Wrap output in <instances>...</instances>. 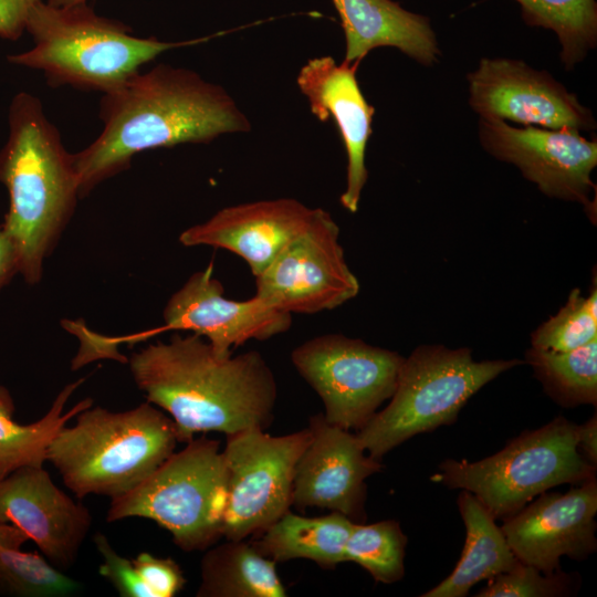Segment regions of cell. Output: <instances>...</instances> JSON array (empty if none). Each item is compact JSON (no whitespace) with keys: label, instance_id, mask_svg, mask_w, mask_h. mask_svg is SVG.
I'll use <instances>...</instances> for the list:
<instances>
[{"label":"cell","instance_id":"obj_15","mask_svg":"<svg viewBox=\"0 0 597 597\" xmlns=\"http://www.w3.org/2000/svg\"><path fill=\"white\" fill-rule=\"evenodd\" d=\"M540 495L504 519L501 530L520 562L553 574L562 556L585 559L596 551V479L566 493Z\"/></svg>","mask_w":597,"mask_h":597},{"label":"cell","instance_id":"obj_35","mask_svg":"<svg viewBox=\"0 0 597 597\" xmlns=\"http://www.w3.org/2000/svg\"><path fill=\"white\" fill-rule=\"evenodd\" d=\"M19 274L15 250L0 223V290Z\"/></svg>","mask_w":597,"mask_h":597},{"label":"cell","instance_id":"obj_29","mask_svg":"<svg viewBox=\"0 0 597 597\" xmlns=\"http://www.w3.org/2000/svg\"><path fill=\"white\" fill-rule=\"evenodd\" d=\"M597 338V289L582 295L574 289L566 304L531 335L533 348L567 352Z\"/></svg>","mask_w":597,"mask_h":597},{"label":"cell","instance_id":"obj_31","mask_svg":"<svg viewBox=\"0 0 597 597\" xmlns=\"http://www.w3.org/2000/svg\"><path fill=\"white\" fill-rule=\"evenodd\" d=\"M148 597H172L186 584L184 572L170 557H158L143 552L133 558Z\"/></svg>","mask_w":597,"mask_h":597},{"label":"cell","instance_id":"obj_7","mask_svg":"<svg viewBox=\"0 0 597 597\" xmlns=\"http://www.w3.org/2000/svg\"><path fill=\"white\" fill-rule=\"evenodd\" d=\"M595 470L578 451L577 425L559 416L482 460L447 459L430 479L471 492L494 519L504 520L551 488L595 478Z\"/></svg>","mask_w":597,"mask_h":597},{"label":"cell","instance_id":"obj_25","mask_svg":"<svg viewBox=\"0 0 597 597\" xmlns=\"http://www.w3.org/2000/svg\"><path fill=\"white\" fill-rule=\"evenodd\" d=\"M526 360L547 394L565 407L597 402V338L567 352L531 347Z\"/></svg>","mask_w":597,"mask_h":597},{"label":"cell","instance_id":"obj_36","mask_svg":"<svg viewBox=\"0 0 597 597\" xmlns=\"http://www.w3.org/2000/svg\"><path fill=\"white\" fill-rule=\"evenodd\" d=\"M27 541L28 536L10 524H0V548H20Z\"/></svg>","mask_w":597,"mask_h":597},{"label":"cell","instance_id":"obj_27","mask_svg":"<svg viewBox=\"0 0 597 597\" xmlns=\"http://www.w3.org/2000/svg\"><path fill=\"white\" fill-rule=\"evenodd\" d=\"M407 537L397 521L354 523L345 545V562L365 568L376 582L392 584L405 574Z\"/></svg>","mask_w":597,"mask_h":597},{"label":"cell","instance_id":"obj_8","mask_svg":"<svg viewBox=\"0 0 597 597\" xmlns=\"http://www.w3.org/2000/svg\"><path fill=\"white\" fill-rule=\"evenodd\" d=\"M228 471L217 440L192 439L136 488L111 500L107 522L145 517L168 531L185 552L223 536Z\"/></svg>","mask_w":597,"mask_h":597},{"label":"cell","instance_id":"obj_26","mask_svg":"<svg viewBox=\"0 0 597 597\" xmlns=\"http://www.w3.org/2000/svg\"><path fill=\"white\" fill-rule=\"evenodd\" d=\"M528 25L555 32L566 70L583 61L597 45L596 0H515Z\"/></svg>","mask_w":597,"mask_h":597},{"label":"cell","instance_id":"obj_19","mask_svg":"<svg viewBox=\"0 0 597 597\" xmlns=\"http://www.w3.org/2000/svg\"><path fill=\"white\" fill-rule=\"evenodd\" d=\"M356 70L357 64H337L325 55L308 60L296 78L311 112L322 122L333 117L339 130L347 155L346 188L339 200L349 212L357 211L367 181L365 153L375 112L360 91Z\"/></svg>","mask_w":597,"mask_h":597},{"label":"cell","instance_id":"obj_28","mask_svg":"<svg viewBox=\"0 0 597 597\" xmlns=\"http://www.w3.org/2000/svg\"><path fill=\"white\" fill-rule=\"evenodd\" d=\"M81 586L36 553L0 548V594L56 597L75 594Z\"/></svg>","mask_w":597,"mask_h":597},{"label":"cell","instance_id":"obj_30","mask_svg":"<svg viewBox=\"0 0 597 597\" xmlns=\"http://www.w3.org/2000/svg\"><path fill=\"white\" fill-rule=\"evenodd\" d=\"M570 580L559 570L544 574L534 566L520 562L509 572L489 579L479 597H555L569 591Z\"/></svg>","mask_w":597,"mask_h":597},{"label":"cell","instance_id":"obj_1","mask_svg":"<svg viewBox=\"0 0 597 597\" xmlns=\"http://www.w3.org/2000/svg\"><path fill=\"white\" fill-rule=\"evenodd\" d=\"M103 130L73 154L83 198L98 184L129 168L135 155L179 144H207L243 133L250 122L220 85L196 72L158 64L105 93L100 104Z\"/></svg>","mask_w":597,"mask_h":597},{"label":"cell","instance_id":"obj_20","mask_svg":"<svg viewBox=\"0 0 597 597\" xmlns=\"http://www.w3.org/2000/svg\"><path fill=\"white\" fill-rule=\"evenodd\" d=\"M345 35V60L359 62L374 49L392 46L430 66L440 55L429 18L392 0H332Z\"/></svg>","mask_w":597,"mask_h":597},{"label":"cell","instance_id":"obj_24","mask_svg":"<svg viewBox=\"0 0 597 597\" xmlns=\"http://www.w3.org/2000/svg\"><path fill=\"white\" fill-rule=\"evenodd\" d=\"M83 380L66 385L50 410L38 421L28 425L13 419L12 397L7 388L0 386V480L22 467H43L48 448L59 430L93 405V400L86 398L63 413L65 404Z\"/></svg>","mask_w":597,"mask_h":597},{"label":"cell","instance_id":"obj_14","mask_svg":"<svg viewBox=\"0 0 597 597\" xmlns=\"http://www.w3.org/2000/svg\"><path fill=\"white\" fill-rule=\"evenodd\" d=\"M221 282L213 276V264L193 273L168 300L163 312L164 326L123 342L145 339L165 331H186L203 337L220 357L248 341H265L285 333L292 315L279 311L260 297L235 301L223 295Z\"/></svg>","mask_w":597,"mask_h":597},{"label":"cell","instance_id":"obj_12","mask_svg":"<svg viewBox=\"0 0 597 597\" xmlns=\"http://www.w3.org/2000/svg\"><path fill=\"white\" fill-rule=\"evenodd\" d=\"M478 134L491 156L516 166L546 196L580 203L595 219L596 140L575 129L516 128L498 118H480Z\"/></svg>","mask_w":597,"mask_h":597},{"label":"cell","instance_id":"obj_22","mask_svg":"<svg viewBox=\"0 0 597 597\" xmlns=\"http://www.w3.org/2000/svg\"><path fill=\"white\" fill-rule=\"evenodd\" d=\"M276 562L252 542L227 540L207 548L200 563L198 597H284Z\"/></svg>","mask_w":597,"mask_h":597},{"label":"cell","instance_id":"obj_6","mask_svg":"<svg viewBox=\"0 0 597 597\" xmlns=\"http://www.w3.org/2000/svg\"><path fill=\"white\" fill-rule=\"evenodd\" d=\"M519 359L474 360L468 348L417 347L401 364L390 402L356 436L380 460L411 437L455 421L465 402Z\"/></svg>","mask_w":597,"mask_h":597},{"label":"cell","instance_id":"obj_13","mask_svg":"<svg viewBox=\"0 0 597 597\" xmlns=\"http://www.w3.org/2000/svg\"><path fill=\"white\" fill-rule=\"evenodd\" d=\"M469 105L480 118H498L549 129L591 132V111L546 71L521 60L484 57L467 76Z\"/></svg>","mask_w":597,"mask_h":597},{"label":"cell","instance_id":"obj_16","mask_svg":"<svg viewBox=\"0 0 597 597\" xmlns=\"http://www.w3.org/2000/svg\"><path fill=\"white\" fill-rule=\"evenodd\" d=\"M308 428L312 437L295 468L292 505L365 520V480L379 472L381 463L365 454L356 434L327 422L321 412L310 418Z\"/></svg>","mask_w":597,"mask_h":597},{"label":"cell","instance_id":"obj_4","mask_svg":"<svg viewBox=\"0 0 597 597\" xmlns=\"http://www.w3.org/2000/svg\"><path fill=\"white\" fill-rule=\"evenodd\" d=\"M27 31L33 48L9 55L10 63L42 71L50 86L103 94L118 88L159 54L222 34L179 42L138 38L126 24L96 14L86 3L57 7L42 0L31 10Z\"/></svg>","mask_w":597,"mask_h":597},{"label":"cell","instance_id":"obj_10","mask_svg":"<svg viewBox=\"0 0 597 597\" xmlns=\"http://www.w3.org/2000/svg\"><path fill=\"white\" fill-rule=\"evenodd\" d=\"M311 437L308 427L277 437L260 428L227 434L226 540L262 533L290 511L295 468Z\"/></svg>","mask_w":597,"mask_h":597},{"label":"cell","instance_id":"obj_11","mask_svg":"<svg viewBox=\"0 0 597 597\" xmlns=\"http://www.w3.org/2000/svg\"><path fill=\"white\" fill-rule=\"evenodd\" d=\"M359 281L339 243V227L322 208L255 276V296L289 314H315L353 300Z\"/></svg>","mask_w":597,"mask_h":597},{"label":"cell","instance_id":"obj_23","mask_svg":"<svg viewBox=\"0 0 597 597\" xmlns=\"http://www.w3.org/2000/svg\"><path fill=\"white\" fill-rule=\"evenodd\" d=\"M354 523L338 512L306 517L287 511L252 544L274 562L304 558L322 568H335L345 562V545Z\"/></svg>","mask_w":597,"mask_h":597},{"label":"cell","instance_id":"obj_21","mask_svg":"<svg viewBox=\"0 0 597 597\" xmlns=\"http://www.w3.org/2000/svg\"><path fill=\"white\" fill-rule=\"evenodd\" d=\"M465 525V543L452 573L422 597H463L472 586L509 572L520 561L510 547L493 515L469 491L458 498Z\"/></svg>","mask_w":597,"mask_h":597},{"label":"cell","instance_id":"obj_3","mask_svg":"<svg viewBox=\"0 0 597 597\" xmlns=\"http://www.w3.org/2000/svg\"><path fill=\"white\" fill-rule=\"evenodd\" d=\"M0 182L9 193L3 231L15 250L19 274L28 284H36L80 193L73 154L64 148L41 101L27 92L18 93L10 104Z\"/></svg>","mask_w":597,"mask_h":597},{"label":"cell","instance_id":"obj_2","mask_svg":"<svg viewBox=\"0 0 597 597\" xmlns=\"http://www.w3.org/2000/svg\"><path fill=\"white\" fill-rule=\"evenodd\" d=\"M127 362L147 401L175 422L179 442L198 432L265 430L273 420L276 380L258 350L220 357L203 337L175 333Z\"/></svg>","mask_w":597,"mask_h":597},{"label":"cell","instance_id":"obj_33","mask_svg":"<svg viewBox=\"0 0 597 597\" xmlns=\"http://www.w3.org/2000/svg\"><path fill=\"white\" fill-rule=\"evenodd\" d=\"M41 0H0V38L17 41L27 31L33 7Z\"/></svg>","mask_w":597,"mask_h":597},{"label":"cell","instance_id":"obj_32","mask_svg":"<svg viewBox=\"0 0 597 597\" xmlns=\"http://www.w3.org/2000/svg\"><path fill=\"white\" fill-rule=\"evenodd\" d=\"M94 544L103 557L100 574L105 577L123 597H148L133 559L119 555L102 533L94 535Z\"/></svg>","mask_w":597,"mask_h":597},{"label":"cell","instance_id":"obj_5","mask_svg":"<svg viewBox=\"0 0 597 597\" xmlns=\"http://www.w3.org/2000/svg\"><path fill=\"white\" fill-rule=\"evenodd\" d=\"M52 439L46 461L78 498L129 492L156 471L178 441L175 422L150 402L121 412L88 407Z\"/></svg>","mask_w":597,"mask_h":597},{"label":"cell","instance_id":"obj_34","mask_svg":"<svg viewBox=\"0 0 597 597\" xmlns=\"http://www.w3.org/2000/svg\"><path fill=\"white\" fill-rule=\"evenodd\" d=\"M577 448L585 459L596 467L597 463V417L594 415L583 425H577Z\"/></svg>","mask_w":597,"mask_h":597},{"label":"cell","instance_id":"obj_17","mask_svg":"<svg viewBox=\"0 0 597 597\" xmlns=\"http://www.w3.org/2000/svg\"><path fill=\"white\" fill-rule=\"evenodd\" d=\"M0 524L22 531L52 565L66 569L77 558L92 516L43 467H22L0 480Z\"/></svg>","mask_w":597,"mask_h":597},{"label":"cell","instance_id":"obj_37","mask_svg":"<svg viewBox=\"0 0 597 597\" xmlns=\"http://www.w3.org/2000/svg\"><path fill=\"white\" fill-rule=\"evenodd\" d=\"M86 2L87 0H49V3L57 7H71Z\"/></svg>","mask_w":597,"mask_h":597},{"label":"cell","instance_id":"obj_9","mask_svg":"<svg viewBox=\"0 0 597 597\" xmlns=\"http://www.w3.org/2000/svg\"><path fill=\"white\" fill-rule=\"evenodd\" d=\"M291 362L320 396L325 420L358 431L392 396L404 357L362 339L332 333L295 347Z\"/></svg>","mask_w":597,"mask_h":597},{"label":"cell","instance_id":"obj_18","mask_svg":"<svg viewBox=\"0 0 597 597\" xmlns=\"http://www.w3.org/2000/svg\"><path fill=\"white\" fill-rule=\"evenodd\" d=\"M316 208L293 198L258 200L223 208L179 235L185 247L208 245L243 259L253 276L311 222Z\"/></svg>","mask_w":597,"mask_h":597}]
</instances>
